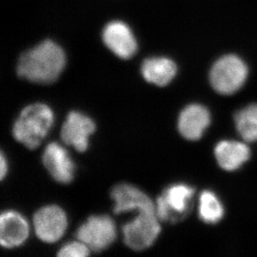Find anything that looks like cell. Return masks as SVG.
Here are the masks:
<instances>
[{
  "instance_id": "13",
  "label": "cell",
  "mask_w": 257,
  "mask_h": 257,
  "mask_svg": "<svg viewBox=\"0 0 257 257\" xmlns=\"http://www.w3.org/2000/svg\"><path fill=\"white\" fill-rule=\"evenodd\" d=\"M29 226L26 219L15 211L3 212L0 217V242L3 247H18L26 241Z\"/></svg>"
},
{
  "instance_id": "19",
  "label": "cell",
  "mask_w": 257,
  "mask_h": 257,
  "mask_svg": "<svg viewBox=\"0 0 257 257\" xmlns=\"http://www.w3.org/2000/svg\"><path fill=\"white\" fill-rule=\"evenodd\" d=\"M1 179H4L8 172V162L4 153H1Z\"/></svg>"
},
{
  "instance_id": "4",
  "label": "cell",
  "mask_w": 257,
  "mask_h": 257,
  "mask_svg": "<svg viewBox=\"0 0 257 257\" xmlns=\"http://www.w3.org/2000/svg\"><path fill=\"white\" fill-rule=\"evenodd\" d=\"M195 189L187 184H173L158 197L156 211L163 221L177 222L187 216L191 208Z\"/></svg>"
},
{
  "instance_id": "7",
  "label": "cell",
  "mask_w": 257,
  "mask_h": 257,
  "mask_svg": "<svg viewBox=\"0 0 257 257\" xmlns=\"http://www.w3.org/2000/svg\"><path fill=\"white\" fill-rule=\"evenodd\" d=\"M34 225L38 237L44 242L58 241L68 227V218L65 211L56 205L44 206L36 211Z\"/></svg>"
},
{
  "instance_id": "9",
  "label": "cell",
  "mask_w": 257,
  "mask_h": 257,
  "mask_svg": "<svg viewBox=\"0 0 257 257\" xmlns=\"http://www.w3.org/2000/svg\"><path fill=\"white\" fill-rule=\"evenodd\" d=\"M105 45L118 58L128 59L136 54L138 44L131 29L120 21L106 25L102 32Z\"/></svg>"
},
{
  "instance_id": "6",
  "label": "cell",
  "mask_w": 257,
  "mask_h": 257,
  "mask_svg": "<svg viewBox=\"0 0 257 257\" xmlns=\"http://www.w3.org/2000/svg\"><path fill=\"white\" fill-rule=\"evenodd\" d=\"M76 236L90 250L100 252L112 245L116 237V225L107 215L90 216L77 230Z\"/></svg>"
},
{
  "instance_id": "8",
  "label": "cell",
  "mask_w": 257,
  "mask_h": 257,
  "mask_svg": "<svg viewBox=\"0 0 257 257\" xmlns=\"http://www.w3.org/2000/svg\"><path fill=\"white\" fill-rule=\"evenodd\" d=\"M94 121L83 112L73 111L68 113L61 132L63 141L72 146L79 153L88 148L89 137L95 132Z\"/></svg>"
},
{
  "instance_id": "2",
  "label": "cell",
  "mask_w": 257,
  "mask_h": 257,
  "mask_svg": "<svg viewBox=\"0 0 257 257\" xmlns=\"http://www.w3.org/2000/svg\"><path fill=\"white\" fill-rule=\"evenodd\" d=\"M54 121L53 110L44 103L29 105L22 110L13 127V135L29 149L38 148Z\"/></svg>"
},
{
  "instance_id": "11",
  "label": "cell",
  "mask_w": 257,
  "mask_h": 257,
  "mask_svg": "<svg viewBox=\"0 0 257 257\" xmlns=\"http://www.w3.org/2000/svg\"><path fill=\"white\" fill-rule=\"evenodd\" d=\"M114 201V212L121 214L138 210L139 211H156V206L150 197L133 185L121 183L116 185L111 192ZM157 212V211H156Z\"/></svg>"
},
{
  "instance_id": "5",
  "label": "cell",
  "mask_w": 257,
  "mask_h": 257,
  "mask_svg": "<svg viewBox=\"0 0 257 257\" xmlns=\"http://www.w3.org/2000/svg\"><path fill=\"white\" fill-rule=\"evenodd\" d=\"M158 219L156 211H139L136 218L122 227L124 243L134 250L150 247L160 234Z\"/></svg>"
},
{
  "instance_id": "17",
  "label": "cell",
  "mask_w": 257,
  "mask_h": 257,
  "mask_svg": "<svg viewBox=\"0 0 257 257\" xmlns=\"http://www.w3.org/2000/svg\"><path fill=\"white\" fill-rule=\"evenodd\" d=\"M224 216V207L218 197L211 191H204L200 197L199 216L205 223L216 224Z\"/></svg>"
},
{
  "instance_id": "10",
  "label": "cell",
  "mask_w": 257,
  "mask_h": 257,
  "mask_svg": "<svg viewBox=\"0 0 257 257\" xmlns=\"http://www.w3.org/2000/svg\"><path fill=\"white\" fill-rule=\"evenodd\" d=\"M43 163L57 182L68 184L73 181L75 164L63 146L58 143H49L44 150Z\"/></svg>"
},
{
  "instance_id": "15",
  "label": "cell",
  "mask_w": 257,
  "mask_h": 257,
  "mask_svg": "<svg viewBox=\"0 0 257 257\" xmlns=\"http://www.w3.org/2000/svg\"><path fill=\"white\" fill-rule=\"evenodd\" d=\"M177 72L176 63L170 58L163 57L147 58L143 61L141 67L142 75L144 79L159 87L169 84Z\"/></svg>"
},
{
  "instance_id": "3",
  "label": "cell",
  "mask_w": 257,
  "mask_h": 257,
  "mask_svg": "<svg viewBox=\"0 0 257 257\" xmlns=\"http://www.w3.org/2000/svg\"><path fill=\"white\" fill-rule=\"evenodd\" d=\"M247 75L245 62L236 55L229 54L214 63L210 72V82L219 93L233 94L244 85Z\"/></svg>"
},
{
  "instance_id": "1",
  "label": "cell",
  "mask_w": 257,
  "mask_h": 257,
  "mask_svg": "<svg viewBox=\"0 0 257 257\" xmlns=\"http://www.w3.org/2000/svg\"><path fill=\"white\" fill-rule=\"evenodd\" d=\"M65 64V54L61 47L45 40L20 56L18 75L32 83L50 84L59 78Z\"/></svg>"
},
{
  "instance_id": "12",
  "label": "cell",
  "mask_w": 257,
  "mask_h": 257,
  "mask_svg": "<svg viewBox=\"0 0 257 257\" xmlns=\"http://www.w3.org/2000/svg\"><path fill=\"white\" fill-rule=\"evenodd\" d=\"M211 123V115L206 107L191 104L185 107L178 118V131L184 139L196 141L201 139Z\"/></svg>"
},
{
  "instance_id": "16",
  "label": "cell",
  "mask_w": 257,
  "mask_h": 257,
  "mask_svg": "<svg viewBox=\"0 0 257 257\" xmlns=\"http://www.w3.org/2000/svg\"><path fill=\"white\" fill-rule=\"evenodd\" d=\"M237 132L245 141L257 142V105L250 104L235 115Z\"/></svg>"
},
{
  "instance_id": "18",
  "label": "cell",
  "mask_w": 257,
  "mask_h": 257,
  "mask_svg": "<svg viewBox=\"0 0 257 257\" xmlns=\"http://www.w3.org/2000/svg\"><path fill=\"white\" fill-rule=\"evenodd\" d=\"M90 249L82 241H73L63 245L58 250V255L60 257H85L89 255Z\"/></svg>"
},
{
  "instance_id": "14",
  "label": "cell",
  "mask_w": 257,
  "mask_h": 257,
  "mask_svg": "<svg viewBox=\"0 0 257 257\" xmlns=\"http://www.w3.org/2000/svg\"><path fill=\"white\" fill-rule=\"evenodd\" d=\"M215 157L219 166L226 171L239 169L250 158V151L244 143L222 141L215 148Z\"/></svg>"
}]
</instances>
